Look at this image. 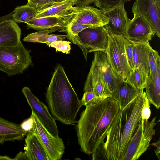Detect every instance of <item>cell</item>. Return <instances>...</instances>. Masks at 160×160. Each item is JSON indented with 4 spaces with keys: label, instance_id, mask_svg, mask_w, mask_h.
Wrapping results in <instances>:
<instances>
[{
    "label": "cell",
    "instance_id": "74e56055",
    "mask_svg": "<svg viewBox=\"0 0 160 160\" xmlns=\"http://www.w3.org/2000/svg\"><path fill=\"white\" fill-rule=\"evenodd\" d=\"M13 160H29L28 158L24 152H20L15 157Z\"/></svg>",
    "mask_w": 160,
    "mask_h": 160
},
{
    "label": "cell",
    "instance_id": "2e32d148",
    "mask_svg": "<svg viewBox=\"0 0 160 160\" xmlns=\"http://www.w3.org/2000/svg\"><path fill=\"white\" fill-rule=\"evenodd\" d=\"M94 56L96 58L102 72L105 85L112 93V98L116 100L117 85L122 78L113 71L107 61L106 53L97 51L94 52Z\"/></svg>",
    "mask_w": 160,
    "mask_h": 160
},
{
    "label": "cell",
    "instance_id": "30bf717a",
    "mask_svg": "<svg viewBox=\"0 0 160 160\" xmlns=\"http://www.w3.org/2000/svg\"><path fill=\"white\" fill-rule=\"evenodd\" d=\"M22 92L32 112L41 123L52 135H58L59 132L55 119L49 113L47 107L40 101L28 87H23Z\"/></svg>",
    "mask_w": 160,
    "mask_h": 160
},
{
    "label": "cell",
    "instance_id": "5b68a950",
    "mask_svg": "<svg viewBox=\"0 0 160 160\" xmlns=\"http://www.w3.org/2000/svg\"><path fill=\"white\" fill-rule=\"evenodd\" d=\"M105 26L108 33V44L105 52L107 61L115 72L125 80L132 71L126 52L127 41L123 35L114 33Z\"/></svg>",
    "mask_w": 160,
    "mask_h": 160
},
{
    "label": "cell",
    "instance_id": "f35d334b",
    "mask_svg": "<svg viewBox=\"0 0 160 160\" xmlns=\"http://www.w3.org/2000/svg\"><path fill=\"white\" fill-rule=\"evenodd\" d=\"M152 145L154 146H155L156 148V149L155 151V152L156 154V155L157 156L159 160L160 159V139H159V140L157 142H155L152 144Z\"/></svg>",
    "mask_w": 160,
    "mask_h": 160
},
{
    "label": "cell",
    "instance_id": "83f0119b",
    "mask_svg": "<svg viewBox=\"0 0 160 160\" xmlns=\"http://www.w3.org/2000/svg\"><path fill=\"white\" fill-rule=\"evenodd\" d=\"M130 0H94L93 3L97 7L105 10L122 3H125Z\"/></svg>",
    "mask_w": 160,
    "mask_h": 160
},
{
    "label": "cell",
    "instance_id": "836d02e7",
    "mask_svg": "<svg viewBox=\"0 0 160 160\" xmlns=\"http://www.w3.org/2000/svg\"><path fill=\"white\" fill-rule=\"evenodd\" d=\"M150 107L149 101L146 96L145 103L141 112L142 119L143 122L144 120H148L151 116V111Z\"/></svg>",
    "mask_w": 160,
    "mask_h": 160
},
{
    "label": "cell",
    "instance_id": "f1b7e54d",
    "mask_svg": "<svg viewBox=\"0 0 160 160\" xmlns=\"http://www.w3.org/2000/svg\"><path fill=\"white\" fill-rule=\"evenodd\" d=\"M27 0V4L34 8L39 11L47 9L58 3L55 2L52 0Z\"/></svg>",
    "mask_w": 160,
    "mask_h": 160
},
{
    "label": "cell",
    "instance_id": "7c38bea8",
    "mask_svg": "<svg viewBox=\"0 0 160 160\" xmlns=\"http://www.w3.org/2000/svg\"><path fill=\"white\" fill-rule=\"evenodd\" d=\"M72 11L70 21L78 23L99 27L105 26L109 22L103 10L93 6H76L72 7Z\"/></svg>",
    "mask_w": 160,
    "mask_h": 160
},
{
    "label": "cell",
    "instance_id": "1f68e13d",
    "mask_svg": "<svg viewBox=\"0 0 160 160\" xmlns=\"http://www.w3.org/2000/svg\"><path fill=\"white\" fill-rule=\"evenodd\" d=\"M135 45L127 41L125 45L127 57L132 70L135 68L133 59V51Z\"/></svg>",
    "mask_w": 160,
    "mask_h": 160
},
{
    "label": "cell",
    "instance_id": "52a82bcc",
    "mask_svg": "<svg viewBox=\"0 0 160 160\" xmlns=\"http://www.w3.org/2000/svg\"><path fill=\"white\" fill-rule=\"evenodd\" d=\"M156 117L150 122L148 120L139 122L130 141L127 151L122 160H137L148 149L155 133L154 127Z\"/></svg>",
    "mask_w": 160,
    "mask_h": 160
},
{
    "label": "cell",
    "instance_id": "8d00e7d4",
    "mask_svg": "<svg viewBox=\"0 0 160 160\" xmlns=\"http://www.w3.org/2000/svg\"><path fill=\"white\" fill-rule=\"evenodd\" d=\"M94 0H76L75 5L76 6L89 5L93 3Z\"/></svg>",
    "mask_w": 160,
    "mask_h": 160
},
{
    "label": "cell",
    "instance_id": "ac0fdd59",
    "mask_svg": "<svg viewBox=\"0 0 160 160\" xmlns=\"http://www.w3.org/2000/svg\"><path fill=\"white\" fill-rule=\"evenodd\" d=\"M27 133L20 125L0 117V144L6 141L22 140Z\"/></svg>",
    "mask_w": 160,
    "mask_h": 160
},
{
    "label": "cell",
    "instance_id": "ba28073f",
    "mask_svg": "<svg viewBox=\"0 0 160 160\" xmlns=\"http://www.w3.org/2000/svg\"><path fill=\"white\" fill-rule=\"evenodd\" d=\"M31 115L33 118V123L30 132L37 138L50 160H61L65 148L62 139L58 135L54 136L51 134L32 112Z\"/></svg>",
    "mask_w": 160,
    "mask_h": 160
},
{
    "label": "cell",
    "instance_id": "d6a6232c",
    "mask_svg": "<svg viewBox=\"0 0 160 160\" xmlns=\"http://www.w3.org/2000/svg\"><path fill=\"white\" fill-rule=\"evenodd\" d=\"M97 99H100L93 92L88 91L85 92L81 101L82 105L86 106L93 101Z\"/></svg>",
    "mask_w": 160,
    "mask_h": 160
},
{
    "label": "cell",
    "instance_id": "9a60e30c",
    "mask_svg": "<svg viewBox=\"0 0 160 160\" xmlns=\"http://www.w3.org/2000/svg\"><path fill=\"white\" fill-rule=\"evenodd\" d=\"M72 15L65 17H47L34 18L26 23L27 27L28 28L37 30L52 29L54 31L59 30L65 31L71 19Z\"/></svg>",
    "mask_w": 160,
    "mask_h": 160
},
{
    "label": "cell",
    "instance_id": "d6986e66",
    "mask_svg": "<svg viewBox=\"0 0 160 160\" xmlns=\"http://www.w3.org/2000/svg\"><path fill=\"white\" fill-rule=\"evenodd\" d=\"M25 141L24 152L29 160H50L43 146L33 133L28 132Z\"/></svg>",
    "mask_w": 160,
    "mask_h": 160
},
{
    "label": "cell",
    "instance_id": "7a4b0ae2",
    "mask_svg": "<svg viewBox=\"0 0 160 160\" xmlns=\"http://www.w3.org/2000/svg\"><path fill=\"white\" fill-rule=\"evenodd\" d=\"M85 106L76 128L81 150L90 155L104 142L121 109L117 101L111 98L95 100Z\"/></svg>",
    "mask_w": 160,
    "mask_h": 160
},
{
    "label": "cell",
    "instance_id": "7402d4cb",
    "mask_svg": "<svg viewBox=\"0 0 160 160\" xmlns=\"http://www.w3.org/2000/svg\"><path fill=\"white\" fill-rule=\"evenodd\" d=\"M140 91L135 88L125 80L121 79L116 89V101L121 109H122L138 94Z\"/></svg>",
    "mask_w": 160,
    "mask_h": 160
},
{
    "label": "cell",
    "instance_id": "6da1fadb",
    "mask_svg": "<svg viewBox=\"0 0 160 160\" xmlns=\"http://www.w3.org/2000/svg\"><path fill=\"white\" fill-rule=\"evenodd\" d=\"M146 97L140 91L129 103L120 110L108 132L105 142L92 154V159L122 160L138 124Z\"/></svg>",
    "mask_w": 160,
    "mask_h": 160
},
{
    "label": "cell",
    "instance_id": "4316f807",
    "mask_svg": "<svg viewBox=\"0 0 160 160\" xmlns=\"http://www.w3.org/2000/svg\"><path fill=\"white\" fill-rule=\"evenodd\" d=\"M149 74H152L160 69V57L158 52L151 47L149 52Z\"/></svg>",
    "mask_w": 160,
    "mask_h": 160
},
{
    "label": "cell",
    "instance_id": "4fadbf2b",
    "mask_svg": "<svg viewBox=\"0 0 160 160\" xmlns=\"http://www.w3.org/2000/svg\"><path fill=\"white\" fill-rule=\"evenodd\" d=\"M84 91L92 92L101 100L107 98H112V93L105 85L102 72L94 56L85 83Z\"/></svg>",
    "mask_w": 160,
    "mask_h": 160
},
{
    "label": "cell",
    "instance_id": "ffe728a7",
    "mask_svg": "<svg viewBox=\"0 0 160 160\" xmlns=\"http://www.w3.org/2000/svg\"><path fill=\"white\" fill-rule=\"evenodd\" d=\"M76 0H65L38 12L34 18L47 17H65L71 16Z\"/></svg>",
    "mask_w": 160,
    "mask_h": 160
},
{
    "label": "cell",
    "instance_id": "484cf974",
    "mask_svg": "<svg viewBox=\"0 0 160 160\" xmlns=\"http://www.w3.org/2000/svg\"><path fill=\"white\" fill-rule=\"evenodd\" d=\"M148 75L139 68H135L128 74L126 81L139 90H143L147 82Z\"/></svg>",
    "mask_w": 160,
    "mask_h": 160
},
{
    "label": "cell",
    "instance_id": "5bb4252c",
    "mask_svg": "<svg viewBox=\"0 0 160 160\" xmlns=\"http://www.w3.org/2000/svg\"><path fill=\"white\" fill-rule=\"evenodd\" d=\"M124 5L125 3H122L102 10L104 14L109 19V22L105 26L113 33L123 36L130 20L128 17Z\"/></svg>",
    "mask_w": 160,
    "mask_h": 160
},
{
    "label": "cell",
    "instance_id": "e0dca14e",
    "mask_svg": "<svg viewBox=\"0 0 160 160\" xmlns=\"http://www.w3.org/2000/svg\"><path fill=\"white\" fill-rule=\"evenodd\" d=\"M21 30L14 20L0 24V47L15 46L21 42Z\"/></svg>",
    "mask_w": 160,
    "mask_h": 160
},
{
    "label": "cell",
    "instance_id": "d590c367",
    "mask_svg": "<svg viewBox=\"0 0 160 160\" xmlns=\"http://www.w3.org/2000/svg\"><path fill=\"white\" fill-rule=\"evenodd\" d=\"M13 12L7 15L0 17V24L7 21L13 20Z\"/></svg>",
    "mask_w": 160,
    "mask_h": 160
},
{
    "label": "cell",
    "instance_id": "8992f818",
    "mask_svg": "<svg viewBox=\"0 0 160 160\" xmlns=\"http://www.w3.org/2000/svg\"><path fill=\"white\" fill-rule=\"evenodd\" d=\"M67 35L68 39L82 50L86 61L88 53L97 51L106 52L108 38V31L105 26L85 28L76 36Z\"/></svg>",
    "mask_w": 160,
    "mask_h": 160
},
{
    "label": "cell",
    "instance_id": "e575fe53",
    "mask_svg": "<svg viewBox=\"0 0 160 160\" xmlns=\"http://www.w3.org/2000/svg\"><path fill=\"white\" fill-rule=\"evenodd\" d=\"M33 123V118L31 115L29 118L23 121L20 126L23 130L28 133L32 130Z\"/></svg>",
    "mask_w": 160,
    "mask_h": 160
},
{
    "label": "cell",
    "instance_id": "4dcf8cb0",
    "mask_svg": "<svg viewBox=\"0 0 160 160\" xmlns=\"http://www.w3.org/2000/svg\"><path fill=\"white\" fill-rule=\"evenodd\" d=\"M70 43L71 42L68 41L59 40L47 43V45L49 47L54 48L56 51L68 54L71 50Z\"/></svg>",
    "mask_w": 160,
    "mask_h": 160
},
{
    "label": "cell",
    "instance_id": "9c48e42d",
    "mask_svg": "<svg viewBox=\"0 0 160 160\" xmlns=\"http://www.w3.org/2000/svg\"><path fill=\"white\" fill-rule=\"evenodd\" d=\"M155 32L149 23L141 16H134L127 25L124 37L134 45L149 42Z\"/></svg>",
    "mask_w": 160,
    "mask_h": 160
},
{
    "label": "cell",
    "instance_id": "44dd1931",
    "mask_svg": "<svg viewBox=\"0 0 160 160\" xmlns=\"http://www.w3.org/2000/svg\"><path fill=\"white\" fill-rule=\"evenodd\" d=\"M146 96L149 104L157 109L160 107V69L152 74H149L145 87Z\"/></svg>",
    "mask_w": 160,
    "mask_h": 160
},
{
    "label": "cell",
    "instance_id": "f546056e",
    "mask_svg": "<svg viewBox=\"0 0 160 160\" xmlns=\"http://www.w3.org/2000/svg\"><path fill=\"white\" fill-rule=\"evenodd\" d=\"M94 27L95 26L79 24L74 22L70 21L64 31L67 32V35L76 36L83 29Z\"/></svg>",
    "mask_w": 160,
    "mask_h": 160
},
{
    "label": "cell",
    "instance_id": "cb8c5ba5",
    "mask_svg": "<svg viewBox=\"0 0 160 160\" xmlns=\"http://www.w3.org/2000/svg\"><path fill=\"white\" fill-rule=\"evenodd\" d=\"M55 32L49 29L39 31L30 33L23 39L25 42L41 43H48L57 40H63L68 37V35L49 34Z\"/></svg>",
    "mask_w": 160,
    "mask_h": 160
},
{
    "label": "cell",
    "instance_id": "8fae6325",
    "mask_svg": "<svg viewBox=\"0 0 160 160\" xmlns=\"http://www.w3.org/2000/svg\"><path fill=\"white\" fill-rule=\"evenodd\" d=\"M132 12L134 16L143 17L160 38V0H135Z\"/></svg>",
    "mask_w": 160,
    "mask_h": 160
},
{
    "label": "cell",
    "instance_id": "3957f363",
    "mask_svg": "<svg viewBox=\"0 0 160 160\" xmlns=\"http://www.w3.org/2000/svg\"><path fill=\"white\" fill-rule=\"evenodd\" d=\"M46 101L52 115L67 125H73L82 106L60 64L55 67L46 93Z\"/></svg>",
    "mask_w": 160,
    "mask_h": 160
},
{
    "label": "cell",
    "instance_id": "d4e9b609",
    "mask_svg": "<svg viewBox=\"0 0 160 160\" xmlns=\"http://www.w3.org/2000/svg\"><path fill=\"white\" fill-rule=\"evenodd\" d=\"M13 12V18L15 22L27 23L35 18L39 11L27 4L17 6Z\"/></svg>",
    "mask_w": 160,
    "mask_h": 160
},
{
    "label": "cell",
    "instance_id": "603a6c76",
    "mask_svg": "<svg viewBox=\"0 0 160 160\" xmlns=\"http://www.w3.org/2000/svg\"><path fill=\"white\" fill-rule=\"evenodd\" d=\"M149 43L135 44L133 51L135 68H139L148 75L149 73Z\"/></svg>",
    "mask_w": 160,
    "mask_h": 160
},
{
    "label": "cell",
    "instance_id": "60d3db41",
    "mask_svg": "<svg viewBox=\"0 0 160 160\" xmlns=\"http://www.w3.org/2000/svg\"><path fill=\"white\" fill-rule=\"evenodd\" d=\"M52 0L55 2H60L63 1L65 0Z\"/></svg>",
    "mask_w": 160,
    "mask_h": 160
},
{
    "label": "cell",
    "instance_id": "277c9868",
    "mask_svg": "<svg viewBox=\"0 0 160 160\" xmlns=\"http://www.w3.org/2000/svg\"><path fill=\"white\" fill-rule=\"evenodd\" d=\"M31 52L21 42L15 46L0 47V70L9 76L22 73L33 64Z\"/></svg>",
    "mask_w": 160,
    "mask_h": 160
},
{
    "label": "cell",
    "instance_id": "ab89813d",
    "mask_svg": "<svg viewBox=\"0 0 160 160\" xmlns=\"http://www.w3.org/2000/svg\"><path fill=\"white\" fill-rule=\"evenodd\" d=\"M0 160H12L13 159H11L9 157L7 156H0Z\"/></svg>",
    "mask_w": 160,
    "mask_h": 160
}]
</instances>
